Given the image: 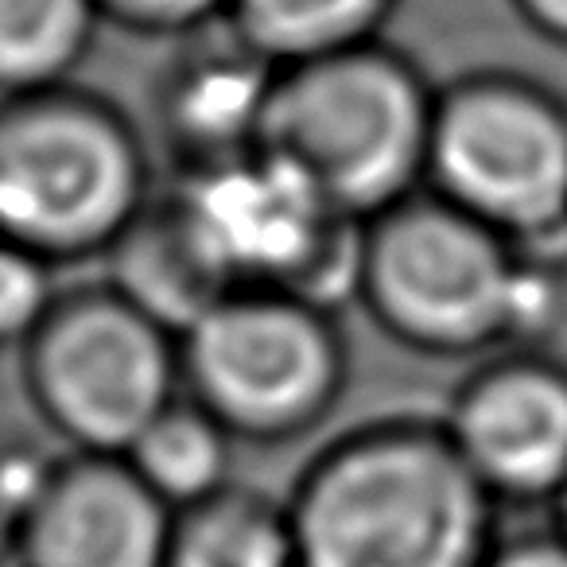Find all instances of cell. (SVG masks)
Returning <instances> with one entry per match:
<instances>
[{
	"mask_svg": "<svg viewBox=\"0 0 567 567\" xmlns=\"http://www.w3.org/2000/svg\"><path fill=\"white\" fill-rule=\"evenodd\" d=\"M300 567H486L497 509L443 416L385 412L331 435L288 494Z\"/></svg>",
	"mask_w": 567,
	"mask_h": 567,
	"instance_id": "obj_1",
	"label": "cell"
},
{
	"mask_svg": "<svg viewBox=\"0 0 567 567\" xmlns=\"http://www.w3.org/2000/svg\"><path fill=\"white\" fill-rule=\"evenodd\" d=\"M156 195L148 128L105 90L0 97V241L55 268L105 260Z\"/></svg>",
	"mask_w": 567,
	"mask_h": 567,
	"instance_id": "obj_2",
	"label": "cell"
},
{
	"mask_svg": "<svg viewBox=\"0 0 567 567\" xmlns=\"http://www.w3.org/2000/svg\"><path fill=\"white\" fill-rule=\"evenodd\" d=\"M435 94L424 66L389 40L280 66L260 148L362 226L427 187Z\"/></svg>",
	"mask_w": 567,
	"mask_h": 567,
	"instance_id": "obj_3",
	"label": "cell"
},
{
	"mask_svg": "<svg viewBox=\"0 0 567 567\" xmlns=\"http://www.w3.org/2000/svg\"><path fill=\"white\" fill-rule=\"evenodd\" d=\"M520 245L432 190L362 221L354 303L420 358H489L513 342Z\"/></svg>",
	"mask_w": 567,
	"mask_h": 567,
	"instance_id": "obj_4",
	"label": "cell"
},
{
	"mask_svg": "<svg viewBox=\"0 0 567 567\" xmlns=\"http://www.w3.org/2000/svg\"><path fill=\"white\" fill-rule=\"evenodd\" d=\"M183 393L237 443L288 447L350 389L339 311L280 292H234L179 339Z\"/></svg>",
	"mask_w": 567,
	"mask_h": 567,
	"instance_id": "obj_5",
	"label": "cell"
},
{
	"mask_svg": "<svg viewBox=\"0 0 567 567\" xmlns=\"http://www.w3.org/2000/svg\"><path fill=\"white\" fill-rule=\"evenodd\" d=\"M17 354L28 404L66 451L125 455L183 396L179 334L144 316L105 276L63 288Z\"/></svg>",
	"mask_w": 567,
	"mask_h": 567,
	"instance_id": "obj_6",
	"label": "cell"
},
{
	"mask_svg": "<svg viewBox=\"0 0 567 567\" xmlns=\"http://www.w3.org/2000/svg\"><path fill=\"white\" fill-rule=\"evenodd\" d=\"M427 190L517 245L567 241V97L502 66L447 79Z\"/></svg>",
	"mask_w": 567,
	"mask_h": 567,
	"instance_id": "obj_7",
	"label": "cell"
},
{
	"mask_svg": "<svg viewBox=\"0 0 567 567\" xmlns=\"http://www.w3.org/2000/svg\"><path fill=\"white\" fill-rule=\"evenodd\" d=\"M167 187L234 292H280L327 311L354 303L362 226L288 159L257 148Z\"/></svg>",
	"mask_w": 567,
	"mask_h": 567,
	"instance_id": "obj_8",
	"label": "cell"
},
{
	"mask_svg": "<svg viewBox=\"0 0 567 567\" xmlns=\"http://www.w3.org/2000/svg\"><path fill=\"white\" fill-rule=\"evenodd\" d=\"M497 505H544L567 486V362L544 350L489 354L440 412Z\"/></svg>",
	"mask_w": 567,
	"mask_h": 567,
	"instance_id": "obj_9",
	"label": "cell"
},
{
	"mask_svg": "<svg viewBox=\"0 0 567 567\" xmlns=\"http://www.w3.org/2000/svg\"><path fill=\"white\" fill-rule=\"evenodd\" d=\"M152 82L148 136L175 175H195L260 148L280 66L226 20L167 43Z\"/></svg>",
	"mask_w": 567,
	"mask_h": 567,
	"instance_id": "obj_10",
	"label": "cell"
},
{
	"mask_svg": "<svg viewBox=\"0 0 567 567\" xmlns=\"http://www.w3.org/2000/svg\"><path fill=\"white\" fill-rule=\"evenodd\" d=\"M172 525L125 455L66 451L17 528V567H167Z\"/></svg>",
	"mask_w": 567,
	"mask_h": 567,
	"instance_id": "obj_11",
	"label": "cell"
},
{
	"mask_svg": "<svg viewBox=\"0 0 567 567\" xmlns=\"http://www.w3.org/2000/svg\"><path fill=\"white\" fill-rule=\"evenodd\" d=\"M102 276L144 316H152L179 339L198 319L210 316L226 296H234L218 260L206 249L203 234L172 195V187H159L148 210L113 245Z\"/></svg>",
	"mask_w": 567,
	"mask_h": 567,
	"instance_id": "obj_12",
	"label": "cell"
},
{
	"mask_svg": "<svg viewBox=\"0 0 567 567\" xmlns=\"http://www.w3.org/2000/svg\"><path fill=\"white\" fill-rule=\"evenodd\" d=\"M167 567H300L284 497L252 486L221 494L175 513Z\"/></svg>",
	"mask_w": 567,
	"mask_h": 567,
	"instance_id": "obj_13",
	"label": "cell"
},
{
	"mask_svg": "<svg viewBox=\"0 0 567 567\" xmlns=\"http://www.w3.org/2000/svg\"><path fill=\"white\" fill-rule=\"evenodd\" d=\"M401 0H229L226 24L268 63L296 66L385 40Z\"/></svg>",
	"mask_w": 567,
	"mask_h": 567,
	"instance_id": "obj_14",
	"label": "cell"
},
{
	"mask_svg": "<svg viewBox=\"0 0 567 567\" xmlns=\"http://www.w3.org/2000/svg\"><path fill=\"white\" fill-rule=\"evenodd\" d=\"M237 440L187 393L172 401L125 451L141 482L175 513L234 486Z\"/></svg>",
	"mask_w": 567,
	"mask_h": 567,
	"instance_id": "obj_15",
	"label": "cell"
},
{
	"mask_svg": "<svg viewBox=\"0 0 567 567\" xmlns=\"http://www.w3.org/2000/svg\"><path fill=\"white\" fill-rule=\"evenodd\" d=\"M102 28L94 0H0V97L74 82Z\"/></svg>",
	"mask_w": 567,
	"mask_h": 567,
	"instance_id": "obj_16",
	"label": "cell"
},
{
	"mask_svg": "<svg viewBox=\"0 0 567 567\" xmlns=\"http://www.w3.org/2000/svg\"><path fill=\"white\" fill-rule=\"evenodd\" d=\"M55 272L59 268L35 252L0 241V350H20L40 331V323L63 292L55 284Z\"/></svg>",
	"mask_w": 567,
	"mask_h": 567,
	"instance_id": "obj_17",
	"label": "cell"
},
{
	"mask_svg": "<svg viewBox=\"0 0 567 567\" xmlns=\"http://www.w3.org/2000/svg\"><path fill=\"white\" fill-rule=\"evenodd\" d=\"M94 4L105 28H121L141 40L175 43L226 20L229 0H94Z\"/></svg>",
	"mask_w": 567,
	"mask_h": 567,
	"instance_id": "obj_18",
	"label": "cell"
},
{
	"mask_svg": "<svg viewBox=\"0 0 567 567\" xmlns=\"http://www.w3.org/2000/svg\"><path fill=\"white\" fill-rule=\"evenodd\" d=\"M486 567H567V540L556 528H525L502 536Z\"/></svg>",
	"mask_w": 567,
	"mask_h": 567,
	"instance_id": "obj_19",
	"label": "cell"
},
{
	"mask_svg": "<svg viewBox=\"0 0 567 567\" xmlns=\"http://www.w3.org/2000/svg\"><path fill=\"white\" fill-rule=\"evenodd\" d=\"M533 40L567 51V0H505Z\"/></svg>",
	"mask_w": 567,
	"mask_h": 567,
	"instance_id": "obj_20",
	"label": "cell"
},
{
	"mask_svg": "<svg viewBox=\"0 0 567 567\" xmlns=\"http://www.w3.org/2000/svg\"><path fill=\"white\" fill-rule=\"evenodd\" d=\"M9 564H17V525H12V517L0 505V567Z\"/></svg>",
	"mask_w": 567,
	"mask_h": 567,
	"instance_id": "obj_21",
	"label": "cell"
},
{
	"mask_svg": "<svg viewBox=\"0 0 567 567\" xmlns=\"http://www.w3.org/2000/svg\"><path fill=\"white\" fill-rule=\"evenodd\" d=\"M548 513H551V528L567 540V486L556 494V502L548 505Z\"/></svg>",
	"mask_w": 567,
	"mask_h": 567,
	"instance_id": "obj_22",
	"label": "cell"
}]
</instances>
